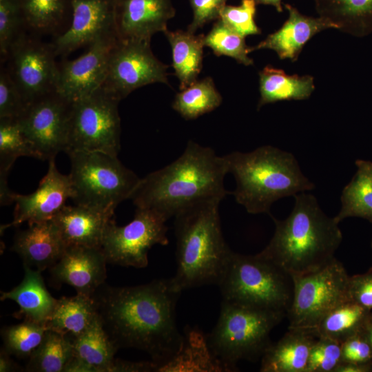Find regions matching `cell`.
Instances as JSON below:
<instances>
[{
  "instance_id": "1",
  "label": "cell",
  "mask_w": 372,
  "mask_h": 372,
  "mask_svg": "<svg viewBox=\"0 0 372 372\" xmlns=\"http://www.w3.org/2000/svg\"><path fill=\"white\" fill-rule=\"evenodd\" d=\"M180 293L169 278L133 287L104 283L92 298L103 327L117 348L147 353L155 371L177 353L183 342L176 320Z\"/></svg>"
},
{
  "instance_id": "2",
  "label": "cell",
  "mask_w": 372,
  "mask_h": 372,
  "mask_svg": "<svg viewBox=\"0 0 372 372\" xmlns=\"http://www.w3.org/2000/svg\"><path fill=\"white\" fill-rule=\"evenodd\" d=\"M227 174L224 156L190 141L176 160L141 178L131 199L136 208L151 210L167 221L201 200H222L229 193Z\"/></svg>"
},
{
  "instance_id": "3",
  "label": "cell",
  "mask_w": 372,
  "mask_h": 372,
  "mask_svg": "<svg viewBox=\"0 0 372 372\" xmlns=\"http://www.w3.org/2000/svg\"><path fill=\"white\" fill-rule=\"evenodd\" d=\"M293 197V208L285 219L271 216L274 234L259 253L291 277L329 265L342 240L339 223L324 214L313 195L302 192Z\"/></svg>"
},
{
  "instance_id": "4",
  "label": "cell",
  "mask_w": 372,
  "mask_h": 372,
  "mask_svg": "<svg viewBox=\"0 0 372 372\" xmlns=\"http://www.w3.org/2000/svg\"><path fill=\"white\" fill-rule=\"evenodd\" d=\"M221 200H201L174 216L176 272L171 278L178 291L218 284L232 251L227 245L218 211Z\"/></svg>"
},
{
  "instance_id": "5",
  "label": "cell",
  "mask_w": 372,
  "mask_h": 372,
  "mask_svg": "<svg viewBox=\"0 0 372 372\" xmlns=\"http://www.w3.org/2000/svg\"><path fill=\"white\" fill-rule=\"evenodd\" d=\"M224 157L228 173L236 180L231 194L249 214L271 216L270 209L276 201L315 187L293 154L278 147L265 145L249 152H233Z\"/></svg>"
},
{
  "instance_id": "6",
  "label": "cell",
  "mask_w": 372,
  "mask_h": 372,
  "mask_svg": "<svg viewBox=\"0 0 372 372\" xmlns=\"http://www.w3.org/2000/svg\"><path fill=\"white\" fill-rule=\"evenodd\" d=\"M286 314L223 300L218 322L207 335L209 347L227 371L240 360L262 358L272 329Z\"/></svg>"
},
{
  "instance_id": "7",
  "label": "cell",
  "mask_w": 372,
  "mask_h": 372,
  "mask_svg": "<svg viewBox=\"0 0 372 372\" xmlns=\"http://www.w3.org/2000/svg\"><path fill=\"white\" fill-rule=\"evenodd\" d=\"M218 286L223 300L286 315L293 293L291 275L259 253L232 251Z\"/></svg>"
},
{
  "instance_id": "8",
  "label": "cell",
  "mask_w": 372,
  "mask_h": 372,
  "mask_svg": "<svg viewBox=\"0 0 372 372\" xmlns=\"http://www.w3.org/2000/svg\"><path fill=\"white\" fill-rule=\"evenodd\" d=\"M67 154L75 205L114 212L118 205L131 198L140 182L141 178L118 156L86 151Z\"/></svg>"
},
{
  "instance_id": "9",
  "label": "cell",
  "mask_w": 372,
  "mask_h": 372,
  "mask_svg": "<svg viewBox=\"0 0 372 372\" xmlns=\"http://www.w3.org/2000/svg\"><path fill=\"white\" fill-rule=\"evenodd\" d=\"M119 102L102 87L73 101L65 153L101 152L118 156L121 149Z\"/></svg>"
},
{
  "instance_id": "10",
  "label": "cell",
  "mask_w": 372,
  "mask_h": 372,
  "mask_svg": "<svg viewBox=\"0 0 372 372\" xmlns=\"http://www.w3.org/2000/svg\"><path fill=\"white\" fill-rule=\"evenodd\" d=\"M292 278L293 298L287 313L289 328L313 331L329 312L350 301L348 296L349 276L336 258L319 270Z\"/></svg>"
},
{
  "instance_id": "11",
  "label": "cell",
  "mask_w": 372,
  "mask_h": 372,
  "mask_svg": "<svg viewBox=\"0 0 372 372\" xmlns=\"http://www.w3.org/2000/svg\"><path fill=\"white\" fill-rule=\"evenodd\" d=\"M161 216L136 208L133 220L118 226L112 218L107 223L101 249L107 263L144 268L148 265V251L155 245H167V227Z\"/></svg>"
},
{
  "instance_id": "12",
  "label": "cell",
  "mask_w": 372,
  "mask_h": 372,
  "mask_svg": "<svg viewBox=\"0 0 372 372\" xmlns=\"http://www.w3.org/2000/svg\"><path fill=\"white\" fill-rule=\"evenodd\" d=\"M56 57L51 42L28 31L10 46L5 66L27 105L56 91L59 76Z\"/></svg>"
},
{
  "instance_id": "13",
  "label": "cell",
  "mask_w": 372,
  "mask_h": 372,
  "mask_svg": "<svg viewBox=\"0 0 372 372\" xmlns=\"http://www.w3.org/2000/svg\"><path fill=\"white\" fill-rule=\"evenodd\" d=\"M168 65L153 54L150 41L118 40L109 59L102 87L120 101L134 90L155 83L169 84Z\"/></svg>"
},
{
  "instance_id": "14",
  "label": "cell",
  "mask_w": 372,
  "mask_h": 372,
  "mask_svg": "<svg viewBox=\"0 0 372 372\" xmlns=\"http://www.w3.org/2000/svg\"><path fill=\"white\" fill-rule=\"evenodd\" d=\"M72 103L54 91L28 104L18 118L39 159L49 161L65 152Z\"/></svg>"
},
{
  "instance_id": "15",
  "label": "cell",
  "mask_w": 372,
  "mask_h": 372,
  "mask_svg": "<svg viewBox=\"0 0 372 372\" xmlns=\"http://www.w3.org/2000/svg\"><path fill=\"white\" fill-rule=\"evenodd\" d=\"M109 34L95 41L81 56L58 63L56 92L70 102L86 96L100 88L106 76L110 52L118 41Z\"/></svg>"
},
{
  "instance_id": "16",
  "label": "cell",
  "mask_w": 372,
  "mask_h": 372,
  "mask_svg": "<svg viewBox=\"0 0 372 372\" xmlns=\"http://www.w3.org/2000/svg\"><path fill=\"white\" fill-rule=\"evenodd\" d=\"M72 6L69 28L50 41L56 56L61 58L103 37L116 34L114 0H72Z\"/></svg>"
},
{
  "instance_id": "17",
  "label": "cell",
  "mask_w": 372,
  "mask_h": 372,
  "mask_svg": "<svg viewBox=\"0 0 372 372\" xmlns=\"http://www.w3.org/2000/svg\"><path fill=\"white\" fill-rule=\"evenodd\" d=\"M48 169L37 190L28 195L16 194L13 220L1 226V231L24 222L28 225L52 219L73 198L74 192L70 175L61 174L54 158L48 161Z\"/></svg>"
},
{
  "instance_id": "18",
  "label": "cell",
  "mask_w": 372,
  "mask_h": 372,
  "mask_svg": "<svg viewBox=\"0 0 372 372\" xmlns=\"http://www.w3.org/2000/svg\"><path fill=\"white\" fill-rule=\"evenodd\" d=\"M176 14L172 0H114V25L120 41H151L167 30Z\"/></svg>"
},
{
  "instance_id": "19",
  "label": "cell",
  "mask_w": 372,
  "mask_h": 372,
  "mask_svg": "<svg viewBox=\"0 0 372 372\" xmlns=\"http://www.w3.org/2000/svg\"><path fill=\"white\" fill-rule=\"evenodd\" d=\"M107 264L101 247L68 246L50 270L56 283L69 285L76 293L92 297L105 283Z\"/></svg>"
},
{
  "instance_id": "20",
  "label": "cell",
  "mask_w": 372,
  "mask_h": 372,
  "mask_svg": "<svg viewBox=\"0 0 372 372\" xmlns=\"http://www.w3.org/2000/svg\"><path fill=\"white\" fill-rule=\"evenodd\" d=\"M284 6L288 12V19L278 30L269 34L258 45L249 47L250 52L269 49L275 51L280 59L295 62L305 43L316 34L329 28L336 29L326 19L308 17L290 4Z\"/></svg>"
},
{
  "instance_id": "21",
  "label": "cell",
  "mask_w": 372,
  "mask_h": 372,
  "mask_svg": "<svg viewBox=\"0 0 372 372\" xmlns=\"http://www.w3.org/2000/svg\"><path fill=\"white\" fill-rule=\"evenodd\" d=\"M66 247L51 219L28 225L27 229L17 231L11 250L18 254L23 265L43 271L60 260Z\"/></svg>"
},
{
  "instance_id": "22",
  "label": "cell",
  "mask_w": 372,
  "mask_h": 372,
  "mask_svg": "<svg viewBox=\"0 0 372 372\" xmlns=\"http://www.w3.org/2000/svg\"><path fill=\"white\" fill-rule=\"evenodd\" d=\"M114 212L65 205L52 218L66 245L101 247L105 227Z\"/></svg>"
},
{
  "instance_id": "23",
  "label": "cell",
  "mask_w": 372,
  "mask_h": 372,
  "mask_svg": "<svg viewBox=\"0 0 372 372\" xmlns=\"http://www.w3.org/2000/svg\"><path fill=\"white\" fill-rule=\"evenodd\" d=\"M72 342L73 357L64 372H107L118 349L105 330L99 316Z\"/></svg>"
},
{
  "instance_id": "24",
  "label": "cell",
  "mask_w": 372,
  "mask_h": 372,
  "mask_svg": "<svg viewBox=\"0 0 372 372\" xmlns=\"http://www.w3.org/2000/svg\"><path fill=\"white\" fill-rule=\"evenodd\" d=\"M311 331L289 328L276 343H271L261 358V372H307L311 348L317 339Z\"/></svg>"
},
{
  "instance_id": "25",
  "label": "cell",
  "mask_w": 372,
  "mask_h": 372,
  "mask_svg": "<svg viewBox=\"0 0 372 372\" xmlns=\"http://www.w3.org/2000/svg\"><path fill=\"white\" fill-rule=\"evenodd\" d=\"M24 277L21 282L9 291H2L1 300H11L19 307L15 314L24 320L45 325L57 299L45 287L41 271L23 265Z\"/></svg>"
},
{
  "instance_id": "26",
  "label": "cell",
  "mask_w": 372,
  "mask_h": 372,
  "mask_svg": "<svg viewBox=\"0 0 372 372\" xmlns=\"http://www.w3.org/2000/svg\"><path fill=\"white\" fill-rule=\"evenodd\" d=\"M72 0H17L26 30L34 35L55 38L69 28Z\"/></svg>"
},
{
  "instance_id": "27",
  "label": "cell",
  "mask_w": 372,
  "mask_h": 372,
  "mask_svg": "<svg viewBox=\"0 0 372 372\" xmlns=\"http://www.w3.org/2000/svg\"><path fill=\"white\" fill-rule=\"evenodd\" d=\"M177 353L155 371H227L211 350L207 335L196 327L186 328Z\"/></svg>"
},
{
  "instance_id": "28",
  "label": "cell",
  "mask_w": 372,
  "mask_h": 372,
  "mask_svg": "<svg viewBox=\"0 0 372 372\" xmlns=\"http://www.w3.org/2000/svg\"><path fill=\"white\" fill-rule=\"evenodd\" d=\"M316 10L336 29L357 37L372 33V0H314Z\"/></svg>"
},
{
  "instance_id": "29",
  "label": "cell",
  "mask_w": 372,
  "mask_h": 372,
  "mask_svg": "<svg viewBox=\"0 0 372 372\" xmlns=\"http://www.w3.org/2000/svg\"><path fill=\"white\" fill-rule=\"evenodd\" d=\"M315 90L313 77L310 75H289L270 65L259 72L260 99L258 109L281 101L304 100Z\"/></svg>"
},
{
  "instance_id": "30",
  "label": "cell",
  "mask_w": 372,
  "mask_h": 372,
  "mask_svg": "<svg viewBox=\"0 0 372 372\" xmlns=\"http://www.w3.org/2000/svg\"><path fill=\"white\" fill-rule=\"evenodd\" d=\"M98 316L94 298L81 293L57 299L45 322L48 329L69 337L71 340L84 332Z\"/></svg>"
},
{
  "instance_id": "31",
  "label": "cell",
  "mask_w": 372,
  "mask_h": 372,
  "mask_svg": "<svg viewBox=\"0 0 372 372\" xmlns=\"http://www.w3.org/2000/svg\"><path fill=\"white\" fill-rule=\"evenodd\" d=\"M163 33L170 44L172 66L183 90L197 80L202 70L205 35L187 30H166Z\"/></svg>"
},
{
  "instance_id": "32",
  "label": "cell",
  "mask_w": 372,
  "mask_h": 372,
  "mask_svg": "<svg viewBox=\"0 0 372 372\" xmlns=\"http://www.w3.org/2000/svg\"><path fill=\"white\" fill-rule=\"evenodd\" d=\"M355 164L356 172L342 189L341 207L334 218L339 223L349 217L372 223V161L358 159Z\"/></svg>"
},
{
  "instance_id": "33",
  "label": "cell",
  "mask_w": 372,
  "mask_h": 372,
  "mask_svg": "<svg viewBox=\"0 0 372 372\" xmlns=\"http://www.w3.org/2000/svg\"><path fill=\"white\" fill-rule=\"evenodd\" d=\"M371 311L351 301L329 312L313 330L317 337H326L340 343L362 331L369 321Z\"/></svg>"
},
{
  "instance_id": "34",
  "label": "cell",
  "mask_w": 372,
  "mask_h": 372,
  "mask_svg": "<svg viewBox=\"0 0 372 372\" xmlns=\"http://www.w3.org/2000/svg\"><path fill=\"white\" fill-rule=\"evenodd\" d=\"M222 101L213 79L207 76L180 90L174 97L172 107L183 118L192 120L212 112L220 105Z\"/></svg>"
},
{
  "instance_id": "35",
  "label": "cell",
  "mask_w": 372,
  "mask_h": 372,
  "mask_svg": "<svg viewBox=\"0 0 372 372\" xmlns=\"http://www.w3.org/2000/svg\"><path fill=\"white\" fill-rule=\"evenodd\" d=\"M73 357L72 340L62 333L48 329L25 368L29 372H64Z\"/></svg>"
},
{
  "instance_id": "36",
  "label": "cell",
  "mask_w": 372,
  "mask_h": 372,
  "mask_svg": "<svg viewBox=\"0 0 372 372\" xmlns=\"http://www.w3.org/2000/svg\"><path fill=\"white\" fill-rule=\"evenodd\" d=\"M19 156L39 159L24 136L18 119L0 118V182H8L9 171Z\"/></svg>"
},
{
  "instance_id": "37",
  "label": "cell",
  "mask_w": 372,
  "mask_h": 372,
  "mask_svg": "<svg viewBox=\"0 0 372 372\" xmlns=\"http://www.w3.org/2000/svg\"><path fill=\"white\" fill-rule=\"evenodd\" d=\"M48 329L45 324L24 320L1 329L3 348L11 355L30 358L41 343Z\"/></svg>"
},
{
  "instance_id": "38",
  "label": "cell",
  "mask_w": 372,
  "mask_h": 372,
  "mask_svg": "<svg viewBox=\"0 0 372 372\" xmlns=\"http://www.w3.org/2000/svg\"><path fill=\"white\" fill-rule=\"evenodd\" d=\"M205 46L211 49L217 56H227L245 65L254 64L249 56V47L242 37L220 19L216 21L210 31L204 37Z\"/></svg>"
},
{
  "instance_id": "39",
  "label": "cell",
  "mask_w": 372,
  "mask_h": 372,
  "mask_svg": "<svg viewBox=\"0 0 372 372\" xmlns=\"http://www.w3.org/2000/svg\"><path fill=\"white\" fill-rule=\"evenodd\" d=\"M25 31L17 0H0L1 64L6 61L12 44Z\"/></svg>"
},
{
  "instance_id": "40",
  "label": "cell",
  "mask_w": 372,
  "mask_h": 372,
  "mask_svg": "<svg viewBox=\"0 0 372 372\" xmlns=\"http://www.w3.org/2000/svg\"><path fill=\"white\" fill-rule=\"evenodd\" d=\"M256 5L255 0H242L238 6L225 5L219 19L245 38L260 34L261 30L255 22Z\"/></svg>"
},
{
  "instance_id": "41",
  "label": "cell",
  "mask_w": 372,
  "mask_h": 372,
  "mask_svg": "<svg viewBox=\"0 0 372 372\" xmlns=\"http://www.w3.org/2000/svg\"><path fill=\"white\" fill-rule=\"evenodd\" d=\"M341 362V343L320 336L311 348L307 372H334Z\"/></svg>"
},
{
  "instance_id": "42",
  "label": "cell",
  "mask_w": 372,
  "mask_h": 372,
  "mask_svg": "<svg viewBox=\"0 0 372 372\" xmlns=\"http://www.w3.org/2000/svg\"><path fill=\"white\" fill-rule=\"evenodd\" d=\"M27 104L6 67L1 64L0 118L18 119Z\"/></svg>"
},
{
  "instance_id": "43",
  "label": "cell",
  "mask_w": 372,
  "mask_h": 372,
  "mask_svg": "<svg viewBox=\"0 0 372 372\" xmlns=\"http://www.w3.org/2000/svg\"><path fill=\"white\" fill-rule=\"evenodd\" d=\"M227 0H189L193 12V19L187 30L195 33L206 23L216 21Z\"/></svg>"
},
{
  "instance_id": "44",
  "label": "cell",
  "mask_w": 372,
  "mask_h": 372,
  "mask_svg": "<svg viewBox=\"0 0 372 372\" xmlns=\"http://www.w3.org/2000/svg\"><path fill=\"white\" fill-rule=\"evenodd\" d=\"M342 345V362H372V348L364 330L349 338Z\"/></svg>"
},
{
  "instance_id": "45",
  "label": "cell",
  "mask_w": 372,
  "mask_h": 372,
  "mask_svg": "<svg viewBox=\"0 0 372 372\" xmlns=\"http://www.w3.org/2000/svg\"><path fill=\"white\" fill-rule=\"evenodd\" d=\"M348 296L350 301L372 310V269L362 274L349 276Z\"/></svg>"
},
{
  "instance_id": "46",
  "label": "cell",
  "mask_w": 372,
  "mask_h": 372,
  "mask_svg": "<svg viewBox=\"0 0 372 372\" xmlns=\"http://www.w3.org/2000/svg\"><path fill=\"white\" fill-rule=\"evenodd\" d=\"M147 372L154 371V365L151 361L131 362L114 358L107 372Z\"/></svg>"
},
{
  "instance_id": "47",
  "label": "cell",
  "mask_w": 372,
  "mask_h": 372,
  "mask_svg": "<svg viewBox=\"0 0 372 372\" xmlns=\"http://www.w3.org/2000/svg\"><path fill=\"white\" fill-rule=\"evenodd\" d=\"M334 372H372V362H342Z\"/></svg>"
},
{
  "instance_id": "48",
  "label": "cell",
  "mask_w": 372,
  "mask_h": 372,
  "mask_svg": "<svg viewBox=\"0 0 372 372\" xmlns=\"http://www.w3.org/2000/svg\"><path fill=\"white\" fill-rule=\"evenodd\" d=\"M10 354L3 347L0 351V371L11 372L21 371V368L11 358Z\"/></svg>"
},
{
  "instance_id": "49",
  "label": "cell",
  "mask_w": 372,
  "mask_h": 372,
  "mask_svg": "<svg viewBox=\"0 0 372 372\" xmlns=\"http://www.w3.org/2000/svg\"><path fill=\"white\" fill-rule=\"evenodd\" d=\"M257 5H267L271 6L276 8L278 12H282L283 11V8L282 6V0H255Z\"/></svg>"
},
{
  "instance_id": "50",
  "label": "cell",
  "mask_w": 372,
  "mask_h": 372,
  "mask_svg": "<svg viewBox=\"0 0 372 372\" xmlns=\"http://www.w3.org/2000/svg\"><path fill=\"white\" fill-rule=\"evenodd\" d=\"M364 331L372 348V323L370 321L366 324Z\"/></svg>"
},
{
  "instance_id": "51",
  "label": "cell",
  "mask_w": 372,
  "mask_h": 372,
  "mask_svg": "<svg viewBox=\"0 0 372 372\" xmlns=\"http://www.w3.org/2000/svg\"><path fill=\"white\" fill-rule=\"evenodd\" d=\"M369 321L372 323V310L370 312Z\"/></svg>"
},
{
  "instance_id": "52",
  "label": "cell",
  "mask_w": 372,
  "mask_h": 372,
  "mask_svg": "<svg viewBox=\"0 0 372 372\" xmlns=\"http://www.w3.org/2000/svg\"><path fill=\"white\" fill-rule=\"evenodd\" d=\"M371 247H372V242H371ZM371 269H372V266H371Z\"/></svg>"
}]
</instances>
